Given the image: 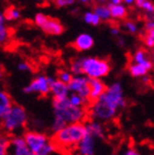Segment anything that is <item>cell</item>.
Listing matches in <instances>:
<instances>
[{"label": "cell", "mask_w": 154, "mask_h": 155, "mask_svg": "<svg viewBox=\"0 0 154 155\" xmlns=\"http://www.w3.org/2000/svg\"><path fill=\"white\" fill-rule=\"evenodd\" d=\"M121 1H122V0H121Z\"/></svg>", "instance_id": "obj_45"}, {"label": "cell", "mask_w": 154, "mask_h": 155, "mask_svg": "<svg viewBox=\"0 0 154 155\" xmlns=\"http://www.w3.org/2000/svg\"><path fill=\"white\" fill-rule=\"evenodd\" d=\"M110 12V17L112 20L121 21L127 19L128 17V8L123 3H119V5H108Z\"/></svg>", "instance_id": "obj_18"}, {"label": "cell", "mask_w": 154, "mask_h": 155, "mask_svg": "<svg viewBox=\"0 0 154 155\" xmlns=\"http://www.w3.org/2000/svg\"><path fill=\"white\" fill-rule=\"evenodd\" d=\"M71 73L73 76H78V75H83L82 74V65H80V57L79 58H76V60L72 61L71 63Z\"/></svg>", "instance_id": "obj_28"}, {"label": "cell", "mask_w": 154, "mask_h": 155, "mask_svg": "<svg viewBox=\"0 0 154 155\" xmlns=\"http://www.w3.org/2000/svg\"><path fill=\"white\" fill-rule=\"evenodd\" d=\"M76 150L77 153H79L80 155H95L96 139L86 133V135L77 144Z\"/></svg>", "instance_id": "obj_13"}, {"label": "cell", "mask_w": 154, "mask_h": 155, "mask_svg": "<svg viewBox=\"0 0 154 155\" xmlns=\"http://www.w3.org/2000/svg\"><path fill=\"white\" fill-rule=\"evenodd\" d=\"M107 88V85L98 78H89V101L97 100Z\"/></svg>", "instance_id": "obj_14"}, {"label": "cell", "mask_w": 154, "mask_h": 155, "mask_svg": "<svg viewBox=\"0 0 154 155\" xmlns=\"http://www.w3.org/2000/svg\"><path fill=\"white\" fill-rule=\"evenodd\" d=\"M153 68V62L151 58L144 61L143 63H130L128 65V72L134 78H141L143 76L149 75Z\"/></svg>", "instance_id": "obj_12"}, {"label": "cell", "mask_w": 154, "mask_h": 155, "mask_svg": "<svg viewBox=\"0 0 154 155\" xmlns=\"http://www.w3.org/2000/svg\"><path fill=\"white\" fill-rule=\"evenodd\" d=\"M98 99H100L102 101L111 104V106L117 108L118 110L125 108L127 106V100L125 98L123 88H122L121 84L118 83V81L111 84L110 86H107L105 93Z\"/></svg>", "instance_id": "obj_6"}, {"label": "cell", "mask_w": 154, "mask_h": 155, "mask_svg": "<svg viewBox=\"0 0 154 155\" xmlns=\"http://www.w3.org/2000/svg\"><path fill=\"white\" fill-rule=\"evenodd\" d=\"M69 93L77 94L78 96L89 101V78L84 75L73 76L72 81L67 84ZM90 102V101H89Z\"/></svg>", "instance_id": "obj_10"}, {"label": "cell", "mask_w": 154, "mask_h": 155, "mask_svg": "<svg viewBox=\"0 0 154 155\" xmlns=\"http://www.w3.org/2000/svg\"><path fill=\"white\" fill-rule=\"evenodd\" d=\"M118 42L120 46H123V45H125V39H123V38H119Z\"/></svg>", "instance_id": "obj_40"}, {"label": "cell", "mask_w": 154, "mask_h": 155, "mask_svg": "<svg viewBox=\"0 0 154 155\" xmlns=\"http://www.w3.org/2000/svg\"><path fill=\"white\" fill-rule=\"evenodd\" d=\"M34 23L38 25L43 32L50 35H61L64 32V25L57 19L50 18L49 15L38 12L34 17Z\"/></svg>", "instance_id": "obj_7"}, {"label": "cell", "mask_w": 154, "mask_h": 155, "mask_svg": "<svg viewBox=\"0 0 154 155\" xmlns=\"http://www.w3.org/2000/svg\"><path fill=\"white\" fill-rule=\"evenodd\" d=\"M142 78V83L143 84H150L151 83V78L149 77L148 75H146V76H143V77H141Z\"/></svg>", "instance_id": "obj_36"}, {"label": "cell", "mask_w": 154, "mask_h": 155, "mask_svg": "<svg viewBox=\"0 0 154 155\" xmlns=\"http://www.w3.org/2000/svg\"><path fill=\"white\" fill-rule=\"evenodd\" d=\"M18 69L20 72H24V73H32L33 68L32 66L30 65L29 63L27 62H21L18 64Z\"/></svg>", "instance_id": "obj_33"}, {"label": "cell", "mask_w": 154, "mask_h": 155, "mask_svg": "<svg viewBox=\"0 0 154 155\" xmlns=\"http://www.w3.org/2000/svg\"><path fill=\"white\" fill-rule=\"evenodd\" d=\"M149 53L144 48H139L134 52V54L132 55L131 58V63H143L144 61L149 60Z\"/></svg>", "instance_id": "obj_26"}, {"label": "cell", "mask_w": 154, "mask_h": 155, "mask_svg": "<svg viewBox=\"0 0 154 155\" xmlns=\"http://www.w3.org/2000/svg\"><path fill=\"white\" fill-rule=\"evenodd\" d=\"M94 12H95L97 17L100 19L101 21H110L111 17H110L109 8L106 5H97L94 8Z\"/></svg>", "instance_id": "obj_22"}, {"label": "cell", "mask_w": 154, "mask_h": 155, "mask_svg": "<svg viewBox=\"0 0 154 155\" xmlns=\"http://www.w3.org/2000/svg\"><path fill=\"white\" fill-rule=\"evenodd\" d=\"M51 78L44 75H38L31 83L23 88L24 94H38L42 97H46L50 94V81Z\"/></svg>", "instance_id": "obj_9"}, {"label": "cell", "mask_w": 154, "mask_h": 155, "mask_svg": "<svg viewBox=\"0 0 154 155\" xmlns=\"http://www.w3.org/2000/svg\"><path fill=\"white\" fill-rule=\"evenodd\" d=\"M12 99L10 95L5 90L0 89V120L3 117V114L9 110L12 106Z\"/></svg>", "instance_id": "obj_19"}, {"label": "cell", "mask_w": 154, "mask_h": 155, "mask_svg": "<svg viewBox=\"0 0 154 155\" xmlns=\"http://www.w3.org/2000/svg\"><path fill=\"white\" fill-rule=\"evenodd\" d=\"M85 135H86L85 123H69L55 132L53 137H51V141L53 142L56 151L59 150L64 153V151L67 150L68 152H72V150L76 149L77 144L79 143Z\"/></svg>", "instance_id": "obj_2"}, {"label": "cell", "mask_w": 154, "mask_h": 155, "mask_svg": "<svg viewBox=\"0 0 154 155\" xmlns=\"http://www.w3.org/2000/svg\"><path fill=\"white\" fill-rule=\"evenodd\" d=\"M85 128H86V133L92 135L95 139H101L104 140L105 135V129L100 122L95 121V120H86L85 121Z\"/></svg>", "instance_id": "obj_17"}, {"label": "cell", "mask_w": 154, "mask_h": 155, "mask_svg": "<svg viewBox=\"0 0 154 155\" xmlns=\"http://www.w3.org/2000/svg\"><path fill=\"white\" fill-rule=\"evenodd\" d=\"M54 109V119L51 130L53 133L57 132L66 124L77 122H85L88 119L86 108L73 107L68 98H53L52 100Z\"/></svg>", "instance_id": "obj_1"}, {"label": "cell", "mask_w": 154, "mask_h": 155, "mask_svg": "<svg viewBox=\"0 0 154 155\" xmlns=\"http://www.w3.org/2000/svg\"><path fill=\"white\" fill-rule=\"evenodd\" d=\"M96 1H97V2H99V3H101V5H102V3H105V2H108V0H96Z\"/></svg>", "instance_id": "obj_42"}, {"label": "cell", "mask_w": 154, "mask_h": 155, "mask_svg": "<svg viewBox=\"0 0 154 155\" xmlns=\"http://www.w3.org/2000/svg\"><path fill=\"white\" fill-rule=\"evenodd\" d=\"M122 3H125V6H132L134 5V0H122Z\"/></svg>", "instance_id": "obj_37"}, {"label": "cell", "mask_w": 154, "mask_h": 155, "mask_svg": "<svg viewBox=\"0 0 154 155\" xmlns=\"http://www.w3.org/2000/svg\"><path fill=\"white\" fill-rule=\"evenodd\" d=\"M110 5H119V3H122L121 0H108Z\"/></svg>", "instance_id": "obj_39"}, {"label": "cell", "mask_w": 154, "mask_h": 155, "mask_svg": "<svg viewBox=\"0 0 154 155\" xmlns=\"http://www.w3.org/2000/svg\"><path fill=\"white\" fill-rule=\"evenodd\" d=\"M95 44V40L88 33H82L73 42V48L79 52L89 51Z\"/></svg>", "instance_id": "obj_15"}, {"label": "cell", "mask_w": 154, "mask_h": 155, "mask_svg": "<svg viewBox=\"0 0 154 155\" xmlns=\"http://www.w3.org/2000/svg\"><path fill=\"white\" fill-rule=\"evenodd\" d=\"M50 94L53 95V98H66L69 95L67 84L59 81V79L51 78L50 81Z\"/></svg>", "instance_id": "obj_16"}, {"label": "cell", "mask_w": 154, "mask_h": 155, "mask_svg": "<svg viewBox=\"0 0 154 155\" xmlns=\"http://www.w3.org/2000/svg\"><path fill=\"white\" fill-rule=\"evenodd\" d=\"M118 109L111 104L97 99L90 102L87 107V116L90 120H95L98 122H108L118 116Z\"/></svg>", "instance_id": "obj_5"}, {"label": "cell", "mask_w": 154, "mask_h": 155, "mask_svg": "<svg viewBox=\"0 0 154 155\" xmlns=\"http://www.w3.org/2000/svg\"><path fill=\"white\" fill-rule=\"evenodd\" d=\"M141 9L143 11L146 12V15H153V12H154V5L152 2L151 0H145L144 2H143L142 7H141Z\"/></svg>", "instance_id": "obj_31"}, {"label": "cell", "mask_w": 154, "mask_h": 155, "mask_svg": "<svg viewBox=\"0 0 154 155\" xmlns=\"http://www.w3.org/2000/svg\"><path fill=\"white\" fill-rule=\"evenodd\" d=\"M8 153L9 155H35L29 149L22 135H15L10 137Z\"/></svg>", "instance_id": "obj_11"}, {"label": "cell", "mask_w": 154, "mask_h": 155, "mask_svg": "<svg viewBox=\"0 0 154 155\" xmlns=\"http://www.w3.org/2000/svg\"><path fill=\"white\" fill-rule=\"evenodd\" d=\"M28 120L29 118L25 109L19 104H12L0 121L5 133L15 134L27 125Z\"/></svg>", "instance_id": "obj_3"}, {"label": "cell", "mask_w": 154, "mask_h": 155, "mask_svg": "<svg viewBox=\"0 0 154 155\" xmlns=\"http://www.w3.org/2000/svg\"><path fill=\"white\" fill-rule=\"evenodd\" d=\"M110 33L115 36H119L120 35V29H119V27H117V25L111 27V29H110Z\"/></svg>", "instance_id": "obj_35"}, {"label": "cell", "mask_w": 154, "mask_h": 155, "mask_svg": "<svg viewBox=\"0 0 154 155\" xmlns=\"http://www.w3.org/2000/svg\"><path fill=\"white\" fill-rule=\"evenodd\" d=\"M10 137L5 132H0V155H9L8 149H9Z\"/></svg>", "instance_id": "obj_24"}, {"label": "cell", "mask_w": 154, "mask_h": 155, "mask_svg": "<svg viewBox=\"0 0 154 155\" xmlns=\"http://www.w3.org/2000/svg\"><path fill=\"white\" fill-rule=\"evenodd\" d=\"M145 0H134V3H136V6L138 7V8H140L141 9V7H142L143 2H144Z\"/></svg>", "instance_id": "obj_38"}, {"label": "cell", "mask_w": 154, "mask_h": 155, "mask_svg": "<svg viewBox=\"0 0 154 155\" xmlns=\"http://www.w3.org/2000/svg\"><path fill=\"white\" fill-rule=\"evenodd\" d=\"M83 19L87 24H90V25H92V27H97V25H99L101 22V20L98 18L97 15H96L94 11L85 12L83 15Z\"/></svg>", "instance_id": "obj_25"}, {"label": "cell", "mask_w": 154, "mask_h": 155, "mask_svg": "<svg viewBox=\"0 0 154 155\" xmlns=\"http://www.w3.org/2000/svg\"><path fill=\"white\" fill-rule=\"evenodd\" d=\"M120 155H140V153H139V151L136 149H134V147H129V149H127L125 152Z\"/></svg>", "instance_id": "obj_34"}, {"label": "cell", "mask_w": 154, "mask_h": 155, "mask_svg": "<svg viewBox=\"0 0 154 155\" xmlns=\"http://www.w3.org/2000/svg\"><path fill=\"white\" fill-rule=\"evenodd\" d=\"M22 137L29 149L35 155L41 152L43 147L51 141V139L46 134L38 131H27L24 132Z\"/></svg>", "instance_id": "obj_8"}, {"label": "cell", "mask_w": 154, "mask_h": 155, "mask_svg": "<svg viewBox=\"0 0 154 155\" xmlns=\"http://www.w3.org/2000/svg\"><path fill=\"white\" fill-rule=\"evenodd\" d=\"M82 74L88 78H101L108 76L111 71V65L107 60L99 57H80Z\"/></svg>", "instance_id": "obj_4"}, {"label": "cell", "mask_w": 154, "mask_h": 155, "mask_svg": "<svg viewBox=\"0 0 154 155\" xmlns=\"http://www.w3.org/2000/svg\"><path fill=\"white\" fill-rule=\"evenodd\" d=\"M123 28H125V30H127L130 34H136V33L139 32V27H138V24H136L134 21H131V20L125 21V22H123Z\"/></svg>", "instance_id": "obj_29"}, {"label": "cell", "mask_w": 154, "mask_h": 155, "mask_svg": "<svg viewBox=\"0 0 154 155\" xmlns=\"http://www.w3.org/2000/svg\"><path fill=\"white\" fill-rule=\"evenodd\" d=\"M72 78H73V75H72L71 72H67V71H64V69L57 72V79L59 81H62V83L68 84L72 81Z\"/></svg>", "instance_id": "obj_30"}, {"label": "cell", "mask_w": 154, "mask_h": 155, "mask_svg": "<svg viewBox=\"0 0 154 155\" xmlns=\"http://www.w3.org/2000/svg\"><path fill=\"white\" fill-rule=\"evenodd\" d=\"M67 98H68L69 104H71L73 107H80V108H86L87 109V107L90 104V102H89L87 99L80 97V96H78L77 94L69 93Z\"/></svg>", "instance_id": "obj_20"}, {"label": "cell", "mask_w": 154, "mask_h": 155, "mask_svg": "<svg viewBox=\"0 0 154 155\" xmlns=\"http://www.w3.org/2000/svg\"><path fill=\"white\" fill-rule=\"evenodd\" d=\"M76 0H54L55 6L59 8H64V7H69L73 6Z\"/></svg>", "instance_id": "obj_32"}, {"label": "cell", "mask_w": 154, "mask_h": 155, "mask_svg": "<svg viewBox=\"0 0 154 155\" xmlns=\"http://www.w3.org/2000/svg\"><path fill=\"white\" fill-rule=\"evenodd\" d=\"M71 155H80V154H79V153H77V152H76V153H72Z\"/></svg>", "instance_id": "obj_44"}, {"label": "cell", "mask_w": 154, "mask_h": 155, "mask_svg": "<svg viewBox=\"0 0 154 155\" xmlns=\"http://www.w3.org/2000/svg\"><path fill=\"white\" fill-rule=\"evenodd\" d=\"M9 30L6 25V19L3 12L0 10V44H5L9 40Z\"/></svg>", "instance_id": "obj_21"}, {"label": "cell", "mask_w": 154, "mask_h": 155, "mask_svg": "<svg viewBox=\"0 0 154 155\" xmlns=\"http://www.w3.org/2000/svg\"><path fill=\"white\" fill-rule=\"evenodd\" d=\"M3 15H5L6 21H11L12 22V21H17L21 18V11L15 7H9L5 10Z\"/></svg>", "instance_id": "obj_23"}, {"label": "cell", "mask_w": 154, "mask_h": 155, "mask_svg": "<svg viewBox=\"0 0 154 155\" xmlns=\"http://www.w3.org/2000/svg\"><path fill=\"white\" fill-rule=\"evenodd\" d=\"M35 1H38V2H44V1H46V0H35Z\"/></svg>", "instance_id": "obj_43"}, {"label": "cell", "mask_w": 154, "mask_h": 155, "mask_svg": "<svg viewBox=\"0 0 154 155\" xmlns=\"http://www.w3.org/2000/svg\"><path fill=\"white\" fill-rule=\"evenodd\" d=\"M79 1L82 3H85V5H87V3H89L90 1H92V0H79Z\"/></svg>", "instance_id": "obj_41"}, {"label": "cell", "mask_w": 154, "mask_h": 155, "mask_svg": "<svg viewBox=\"0 0 154 155\" xmlns=\"http://www.w3.org/2000/svg\"><path fill=\"white\" fill-rule=\"evenodd\" d=\"M142 41L148 48H150V50L153 48V46H154V30H151V31L144 30V34H142Z\"/></svg>", "instance_id": "obj_27"}]
</instances>
